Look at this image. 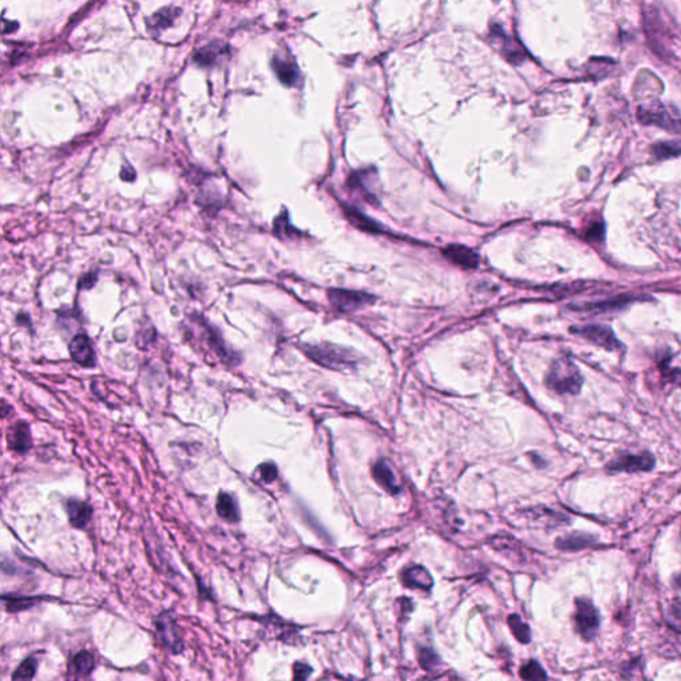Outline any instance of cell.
Returning a JSON list of instances; mask_svg holds the SVG:
<instances>
[{"instance_id":"obj_26","label":"cell","mask_w":681,"mask_h":681,"mask_svg":"<svg viewBox=\"0 0 681 681\" xmlns=\"http://www.w3.org/2000/svg\"><path fill=\"white\" fill-rule=\"evenodd\" d=\"M418 659H420V664L423 669L426 671H434L439 664H440V659L439 656L436 654V651L433 648H426V647H422L418 652Z\"/></svg>"},{"instance_id":"obj_2","label":"cell","mask_w":681,"mask_h":681,"mask_svg":"<svg viewBox=\"0 0 681 681\" xmlns=\"http://www.w3.org/2000/svg\"><path fill=\"white\" fill-rule=\"evenodd\" d=\"M545 385L558 394H578L583 386V377L570 358L561 357L552 362Z\"/></svg>"},{"instance_id":"obj_25","label":"cell","mask_w":681,"mask_h":681,"mask_svg":"<svg viewBox=\"0 0 681 681\" xmlns=\"http://www.w3.org/2000/svg\"><path fill=\"white\" fill-rule=\"evenodd\" d=\"M520 676L524 681L547 680V673H545V669L535 660L529 661L527 664H524L523 667L520 668Z\"/></svg>"},{"instance_id":"obj_30","label":"cell","mask_w":681,"mask_h":681,"mask_svg":"<svg viewBox=\"0 0 681 681\" xmlns=\"http://www.w3.org/2000/svg\"><path fill=\"white\" fill-rule=\"evenodd\" d=\"M313 669L305 663H296L293 667V681H308Z\"/></svg>"},{"instance_id":"obj_8","label":"cell","mask_w":681,"mask_h":681,"mask_svg":"<svg viewBox=\"0 0 681 681\" xmlns=\"http://www.w3.org/2000/svg\"><path fill=\"white\" fill-rule=\"evenodd\" d=\"M329 299L334 308L340 312H354L366 305L373 303L374 297L361 292H352L343 289H333L329 292Z\"/></svg>"},{"instance_id":"obj_32","label":"cell","mask_w":681,"mask_h":681,"mask_svg":"<svg viewBox=\"0 0 681 681\" xmlns=\"http://www.w3.org/2000/svg\"><path fill=\"white\" fill-rule=\"evenodd\" d=\"M669 617L673 626L681 628V599L675 600L669 608Z\"/></svg>"},{"instance_id":"obj_20","label":"cell","mask_w":681,"mask_h":681,"mask_svg":"<svg viewBox=\"0 0 681 681\" xmlns=\"http://www.w3.org/2000/svg\"><path fill=\"white\" fill-rule=\"evenodd\" d=\"M594 543V538L585 533H573L557 540V547L563 551H579Z\"/></svg>"},{"instance_id":"obj_10","label":"cell","mask_w":681,"mask_h":681,"mask_svg":"<svg viewBox=\"0 0 681 681\" xmlns=\"http://www.w3.org/2000/svg\"><path fill=\"white\" fill-rule=\"evenodd\" d=\"M491 35L494 36V41L501 44L502 51H503L504 56L507 57V60H510L512 63H520L526 59V54H524V51L520 47L518 41L504 35L502 28L495 26L491 31Z\"/></svg>"},{"instance_id":"obj_22","label":"cell","mask_w":681,"mask_h":681,"mask_svg":"<svg viewBox=\"0 0 681 681\" xmlns=\"http://www.w3.org/2000/svg\"><path fill=\"white\" fill-rule=\"evenodd\" d=\"M39 598H28V596H16V595H3V604L6 611L8 612H19L24 611L35 605Z\"/></svg>"},{"instance_id":"obj_4","label":"cell","mask_w":681,"mask_h":681,"mask_svg":"<svg viewBox=\"0 0 681 681\" xmlns=\"http://www.w3.org/2000/svg\"><path fill=\"white\" fill-rule=\"evenodd\" d=\"M156 631L159 640L164 648L172 654H180L184 650V643L178 629V623L171 612L159 615L156 620Z\"/></svg>"},{"instance_id":"obj_3","label":"cell","mask_w":681,"mask_h":681,"mask_svg":"<svg viewBox=\"0 0 681 681\" xmlns=\"http://www.w3.org/2000/svg\"><path fill=\"white\" fill-rule=\"evenodd\" d=\"M576 610L573 613V627L575 631L585 639L592 640L599 629V612L596 607L585 598H579L575 601Z\"/></svg>"},{"instance_id":"obj_13","label":"cell","mask_w":681,"mask_h":681,"mask_svg":"<svg viewBox=\"0 0 681 681\" xmlns=\"http://www.w3.org/2000/svg\"><path fill=\"white\" fill-rule=\"evenodd\" d=\"M272 66L274 72L278 76V79L285 85L293 87L299 83L300 69L296 66V63L293 60H289L287 57H281V56H274Z\"/></svg>"},{"instance_id":"obj_9","label":"cell","mask_w":681,"mask_h":681,"mask_svg":"<svg viewBox=\"0 0 681 681\" xmlns=\"http://www.w3.org/2000/svg\"><path fill=\"white\" fill-rule=\"evenodd\" d=\"M69 353L72 355L73 361L82 366L91 368L95 365V355H94L92 345L84 334H79L71 340Z\"/></svg>"},{"instance_id":"obj_6","label":"cell","mask_w":681,"mask_h":681,"mask_svg":"<svg viewBox=\"0 0 681 681\" xmlns=\"http://www.w3.org/2000/svg\"><path fill=\"white\" fill-rule=\"evenodd\" d=\"M571 331L595 343L596 346L604 347L607 350H620L623 349V343L616 338L612 329L607 325H582L571 329Z\"/></svg>"},{"instance_id":"obj_11","label":"cell","mask_w":681,"mask_h":681,"mask_svg":"<svg viewBox=\"0 0 681 681\" xmlns=\"http://www.w3.org/2000/svg\"><path fill=\"white\" fill-rule=\"evenodd\" d=\"M445 257L452 264L464 268V269H475L479 264L477 253L466 246L451 245L443 249Z\"/></svg>"},{"instance_id":"obj_12","label":"cell","mask_w":681,"mask_h":681,"mask_svg":"<svg viewBox=\"0 0 681 681\" xmlns=\"http://www.w3.org/2000/svg\"><path fill=\"white\" fill-rule=\"evenodd\" d=\"M402 583L409 588L429 591L434 585V580L424 567L413 566L402 573Z\"/></svg>"},{"instance_id":"obj_17","label":"cell","mask_w":681,"mask_h":681,"mask_svg":"<svg viewBox=\"0 0 681 681\" xmlns=\"http://www.w3.org/2000/svg\"><path fill=\"white\" fill-rule=\"evenodd\" d=\"M225 48H227L225 44L210 43V44L205 45L201 50L197 51V54L194 55L193 62L200 67H212L217 63L220 57L224 56Z\"/></svg>"},{"instance_id":"obj_7","label":"cell","mask_w":681,"mask_h":681,"mask_svg":"<svg viewBox=\"0 0 681 681\" xmlns=\"http://www.w3.org/2000/svg\"><path fill=\"white\" fill-rule=\"evenodd\" d=\"M638 116L641 123L647 125H659L664 129H668L673 134H681V122L673 117L667 109L659 103H652L650 106H643L638 110Z\"/></svg>"},{"instance_id":"obj_15","label":"cell","mask_w":681,"mask_h":681,"mask_svg":"<svg viewBox=\"0 0 681 681\" xmlns=\"http://www.w3.org/2000/svg\"><path fill=\"white\" fill-rule=\"evenodd\" d=\"M7 440H8V447L16 452H26L31 449V436H29L27 424L24 422H19L10 427Z\"/></svg>"},{"instance_id":"obj_5","label":"cell","mask_w":681,"mask_h":681,"mask_svg":"<svg viewBox=\"0 0 681 681\" xmlns=\"http://www.w3.org/2000/svg\"><path fill=\"white\" fill-rule=\"evenodd\" d=\"M654 457L651 452H639V454H631L624 452L619 454L613 458L612 461L608 464L607 468L613 473H641V471H650L654 467Z\"/></svg>"},{"instance_id":"obj_33","label":"cell","mask_w":681,"mask_h":681,"mask_svg":"<svg viewBox=\"0 0 681 681\" xmlns=\"http://www.w3.org/2000/svg\"><path fill=\"white\" fill-rule=\"evenodd\" d=\"M603 232H604V231H603V227L599 225V224H596V225H594V228H592V229L588 232V234H587V238H588V240H591V238L594 237V238H596V240H598L599 237H603Z\"/></svg>"},{"instance_id":"obj_31","label":"cell","mask_w":681,"mask_h":681,"mask_svg":"<svg viewBox=\"0 0 681 681\" xmlns=\"http://www.w3.org/2000/svg\"><path fill=\"white\" fill-rule=\"evenodd\" d=\"M259 477L262 478V480H265L266 483H271L273 482L275 478H277V467L274 464H261L259 467Z\"/></svg>"},{"instance_id":"obj_16","label":"cell","mask_w":681,"mask_h":681,"mask_svg":"<svg viewBox=\"0 0 681 681\" xmlns=\"http://www.w3.org/2000/svg\"><path fill=\"white\" fill-rule=\"evenodd\" d=\"M94 667H95L94 656L87 651H82L72 659L69 664V675L73 678V680L79 681L80 679L88 678Z\"/></svg>"},{"instance_id":"obj_18","label":"cell","mask_w":681,"mask_h":681,"mask_svg":"<svg viewBox=\"0 0 681 681\" xmlns=\"http://www.w3.org/2000/svg\"><path fill=\"white\" fill-rule=\"evenodd\" d=\"M373 474H374L375 480L378 482V485L385 490L389 491L392 494L399 492V486L396 483L394 473H393V470H392V467L387 461H385V459L378 461L374 466Z\"/></svg>"},{"instance_id":"obj_21","label":"cell","mask_w":681,"mask_h":681,"mask_svg":"<svg viewBox=\"0 0 681 681\" xmlns=\"http://www.w3.org/2000/svg\"><path fill=\"white\" fill-rule=\"evenodd\" d=\"M507 623H508V627L511 629L512 635L515 636V639L519 643L527 644L531 641V629L522 620V617L519 615H515V613L510 615L507 619Z\"/></svg>"},{"instance_id":"obj_27","label":"cell","mask_w":681,"mask_h":681,"mask_svg":"<svg viewBox=\"0 0 681 681\" xmlns=\"http://www.w3.org/2000/svg\"><path fill=\"white\" fill-rule=\"evenodd\" d=\"M628 302H629V299H627V297H620V299H616V300L603 301V302H595V303L585 305L583 309L585 310H592V312H596V310L605 312V310L619 309V308L627 305Z\"/></svg>"},{"instance_id":"obj_1","label":"cell","mask_w":681,"mask_h":681,"mask_svg":"<svg viewBox=\"0 0 681 681\" xmlns=\"http://www.w3.org/2000/svg\"><path fill=\"white\" fill-rule=\"evenodd\" d=\"M302 350L318 365L334 370L355 368L361 359L354 350L329 342L320 345H303Z\"/></svg>"},{"instance_id":"obj_24","label":"cell","mask_w":681,"mask_h":681,"mask_svg":"<svg viewBox=\"0 0 681 681\" xmlns=\"http://www.w3.org/2000/svg\"><path fill=\"white\" fill-rule=\"evenodd\" d=\"M178 15H180L178 8H164L150 17V26L157 29L169 27Z\"/></svg>"},{"instance_id":"obj_23","label":"cell","mask_w":681,"mask_h":681,"mask_svg":"<svg viewBox=\"0 0 681 681\" xmlns=\"http://www.w3.org/2000/svg\"><path fill=\"white\" fill-rule=\"evenodd\" d=\"M38 660L35 657H27L13 675V681H32L38 671Z\"/></svg>"},{"instance_id":"obj_19","label":"cell","mask_w":681,"mask_h":681,"mask_svg":"<svg viewBox=\"0 0 681 681\" xmlns=\"http://www.w3.org/2000/svg\"><path fill=\"white\" fill-rule=\"evenodd\" d=\"M217 514L227 522H238L240 520V510L236 503V499L228 492H220L216 503Z\"/></svg>"},{"instance_id":"obj_29","label":"cell","mask_w":681,"mask_h":681,"mask_svg":"<svg viewBox=\"0 0 681 681\" xmlns=\"http://www.w3.org/2000/svg\"><path fill=\"white\" fill-rule=\"evenodd\" d=\"M654 152L657 155V157H669V156H675L678 153L681 152L680 144H675V143H660L657 144L654 148Z\"/></svg>"},{"instance_id":"obj_28","label":"cell","mask_w":681,"mask_h":681,"mask_svg":"<svg viewBox=\"0 0 681 681\" xmlns=\"http://www.w3.org/2000/svg\"><path fill=\"white\" fill-rule=\"evenodd\" d=\"M345 212L347 213V217L350 218V221L354 224L355 227H358L361 229H365V231H370V232H377L378 231L375 222H371L368 218L364 217L362 215H359V212H357L354 209L346 208Z\"/></svg>"},{"instance_id":"obj_14","label":"cell","mask_w":681,"mask_h":681,"mask_svg":"<svg viewBox=\"0 0 681 681\" xmlns=\"http://www.w3.org/2000/svg\"><path fill=\"white\" fill-rule=\"evenodd\" d=\"M69 522L75 529H84L92 517V508L78 499H69L66 503Z\"/></svg>"}]
</instances>
